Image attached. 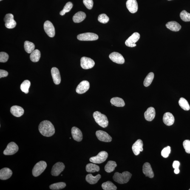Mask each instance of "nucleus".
Segmentation results:
<instances>
[{
    "mask_svg": "<svg viewBox=\"0 0 190 190\" xmlns=\"http://www.w3.org/2000/svg\"><path fill=\"white\" fill-rule=\"evenodd\" d=\"M40 133L44 136L50 137L54 134L55 129L53 125L48 120L42 122L38 127Z\"/></svg>",
    "mask_w": 190,
    "mask_h": 190,
    "instance_id": "obj_1",
    "label": "nucleus"
},
{
    "mask_svg": "<svg viewBox=\"0 0 190 190\" xmlns=\"http://www.w3.org/2000/svg\"><path fill=\"white\" fill-rule=\"evenodd\" d=\"M132 174L128 171H124L120 174L118 172H116L113 177V180L117 183L121 184L128 183L130 180Z\"/></svg>",
    "mask_w": 190,
    "mask_h": 190,
    "instance_id": "obj_2",
    "label": "nucleus"
},
{
    "mask_svg": "<svg viewBox=\"0 0 190 190\" xmlns=\"http://www.w3.org/2000/svg\"><path fill=\"white\" fill-rule=\"evenodd\" d=\"M93 117L96 122L99 126L103 128L107 127L109 121L106 115L99 111H95L93 114Z\"/></svg>",
    "mask_w": 190,
    "mask_h": 190,
    "instance_id": "obj_3",
    "label": "nucleus"
},
{
    "mask_svg": "<svg viewBox=\"0 0 190 190\" xmlns=\"http://www.w3.org/2000/svg\"><path fill=\"white\" fill-rule=\"evenodd\" d=\"M47 164L44 161H40L37 163L34 167L32 174L34 177H36L41 175L46 169Z\"/></svg>",
    "mask_w": 190,
    "mask_h": 190,
    "instance_id": "obj_4",
    "label": "nucleus"
},
{
    "mask_svg": "<svg viewBox=\"0 0 190 190\" xmlns=\"http://www.w3.org/2000/svg\"><path fill=\"white\" fill-rule=\"evenodd\" d=\"M108 157V154L105 151H102L99 152L96 156L91 157L89 160L91 162L94 163L100 164L105 161Z\"/></svg>",
    "mask_w": 190,
    "mask_h": 190,
    "instance_id": "obj_5",
    "label": "nucleus"
},
{
    "mask_svg": "<svg viewBox=\"0 0 190 190\" xmlns=\"http://www.w3.org/2000/svg\"><path fill=\"white\" fill-rule=\"evenodd\" d=\"M98 35L96 34L87 32V33L80 34L77 36L78 39L82 41H95L98 39Z\"/></svg>",
    "mask_w": 190,
    "mask_h": 190,
    "instance_id": "obj_6",
    "label": "nucleus"
},
{
    "mask_svg": "<svg viewBox=\"0 0 190 190\" xmlns=\"http://www.w3.org/2000/svg\"><path fill=\"white\" fill-rule=\"evenodd\" d=\"M19 149V148L16 143L11 142L8 144L3 154L5 155H11L16 154Z\"/></svg>",
    "mask_w": 190,
    "mask_h": 190,
    "instance_id": "obj_7",
    "label": "nucleus"
},
{
    "mask_svg": "<svg viewBox=\"0 0 190 190\" xmlns=\"http://www.w3.org/2000/svg\"><path fill=\"white\" fill-rule=\"evenodd\" d=\"M80 62L81 67L85 69L92 68L95 64L93 60L86 57H82L80 60Z\"/></svg>",
    "mask_w": 190,
    "mask_h": 190,
    "instance_id": "obj_8",
    "label": "nucleus"
},
{
    "mask_svg": "<svg viewBox=\"0 0 190 190\" xmlns=\"http://www.w3.org/2000/svg\"><path fill=\"white\" fill-rule=\"evenodd\" d=\"M140 38V35L138 32H135L125 42L126 46L130 47H134L136 46V43L138 41Z\"/></svg>",
    "mask_w": 190,
    "mask_h": 190,
    "instance_id": "obj_9",
    "label": "nucleus"
},
{
    "mask_svg": "<svg viewBox=\"0 0 190 190\" xmlns=\"http://www.w3.org/2000/svg\"><path fill=\"white\" fill-rule=\"evenodd\" d=\"M5 26L7 28L13 29L16 26V22L14 19L13 15L11 13L6 15L4 18Z\"/></svg>",
    "mask_w": 190,
    "mask_h": 190,
    "instance_id": "obj_10",
    "label": "nucleus"
},
{
    "mask_svg": "<svg viewBox=\"0 0 190 190\" xmlns=\"http://www.w3.org/2000/svg\"><path fill=\"white\" fill-rule=\"evenodd\" d=\"M44 29L45 32L48 36L50 38H53L55 35L54 27L50 21H47L44 24Z\"/></svg>",
    "mask_w": 190,
    "mask_h": 190,
    "instance_id": "obj_11",
    "label": "nucleus"
},
{
    "mask_svg": "<svg viewBox=\"0 0 190 190\" xmlns=\"http://www.w3.org/2000/svg\"><path fill=\"white\" fill-rule=\"evenodd\" d=\"M64 168L65 166L63 163L58 162L55 163L52 168V175L55 177L59 175L64 171Z\"/></svg>",
    "mask_w": 190,
    "mask_h": 190,
    "instance_id": "obj_12",
    "label": "nucleus"
},
{
    "mask_svg": "<svg viewBox=\"0 0 190 190\" xmlns=\"http://www.w3.org/2000/svg\"><path fill=\"white\" fill-rule=\"evenodd\" d=\"M96 135L100 141L109 142L112 141V138L107 132L102 130H98L96 132Z\"/></svg>",
    "mask_w": 190,
    "mask_h": 190,
    "instance_id": "obj_13",
    "label": "nucleus"
},
{
    "mask_svg": "<svg viewBox=\"0 0 190 190\" xmlns=\"http://www.w3.org/2000/svg\"><path fill=\"white\" fill-rule=\"evenodd\" d=\"M89 87L90 84L89 81L86 80H83L77 86L76 91L78 94H82L87 92L89 89Z\"/></svg>",
    "mask_w": 190,
    "mask_h": 190,
    "instance_id": "obj_14",
    "label": "nucleus"
},
{
    "mask_svg": "<svg viewBox=\"0 0 190 190\" xmlns=\"http://www.w3.org/2000/svg\"><path fill=\"white\" fill-rule=\"evenodd\" d=\"M109 58L113 62L119 64H123L125 59L123 56L118 52H114L109 55Z\"/></svg>",
    "mask_w": 190,
    "mask_h": 190,
    "instance_id": "obj_15",
    "label": "nucleus"
},
{
    "mask_svg": "<svg viewBox=\"0 0 190 190\" xmlns=\"http://www.w3.org/2000/svg\"><path fill=\"white\" fill-rule=\"evenodd\" d=\"M126 5L127 8L131 13H135L138 11V5L136 0H128Z\"/></svg>",
    "mask_w": 190,
    "mask_h": 190,
    "instance_id": "obj_16",
    "label": "nucleus"
},
{
    "mask_svg": "<svg viewBox=\"0 0 190 190\" xmlns=\"http://www.w3.org/2000/svg\"><path fill=\"white\" fill-rule=\"evenodd\" d=\"M143 144L141 140L139 139L132 146V150L135 155H138L140 152L143 150Z\"/></svg>",
    "mask_w": 190,
    "mask_h": 190,
    "instance_id": "obj_17",
    "label": "nucleus"
},
{
    "mask_svg": "<svg viewBox=\"0 0 190 190\" xmlns=\"http://www.w3.org/2000/svg\"><path fill=\"white\" fill-rule=\"evenodd\" d=\"M73 138L75 141L81 142L83 140L82 133L80 130L76 127H73L71 130Z\"/></svg>",
    "mask_w": 190,
    "mask_h": 190,
    "instance_id": "obj_18",
    "label": "nucleus"
},
{
    "mask_svg": "<svg viewBox=\"0 0 190 190\" xmlns=\"http://www.w3.org/2000/svg\"><path fill=\"white\" fill-rule=\"evenodd\" d=\"M51 74L54 83L56 85H59L61 82V78L58 69L56 67L52 68Z\"/></svg>",
    "mask_w": 190,
    "mask_h": 190,
    "instance_id": "obj_19",
    "label": "nucleus"
},
{
    "mask_svg": "<svg viewBox=\"0 0 190 190\" xmlns=\"http://www.w3.org/2000/svg\"><path fill=\"white\" fill-rule=\"evenodd\" d=\"M143 172L146 177L152 178L154 177V173L150 164L146 162L143 166Z\"/></svg>",
    "mask_w": 190,
    "mask_h": 190,
    "instance_id": "obj_20",
    "label": "nucleus"
},
{
    "mask_svg": "<svg viewBox=\"0 0 190 190\" xmlns=\"http://www.w3.org/2000/svg\"><path fill=\"white\" fill-rule=\"evenodd\" d=\"M10 112L14 116L19 117L22 116L24 113V109L21 106L15 105L11 108Z\"/></svg>",
    "mask_w": 190,
    "mask_h": 190,
    "instance_id": "obj_21",
    "label": "nucleus"
},
{
    "mask_svg": "<svg viewBox=\"0 0 190 190\" xmlns=\"http://www.w3.org/2000/svg\"><path fill=\"white\" fill-rule=\"evenodd\" d=\"M12 174L11 170L7 168H4L0 170V179L5 180L10 178Z\"/></svg>",
    "mask_w": 190,
    "mask_h": 190,
    "instance_id": "obj_22",
    "label": "nucleus"
},
{
    "mask_svg": "<svg viewBox=\"0 0 190 190\" xmlns=\"http://www.w3.org/2000/svg\"><path fill=\"white\" fill-rule=\"evenodd\" d=\"M163 120L164 123L167 126H171L174 122V117L171 113L167 112L164 115Z\"/></svg>",
    "mask_w": 190,
    "mask_h": 190,
    "instance_id": "obj_23",
    "label": "nucleus"
},
{
    "mask_svg": "<svg viewBox=\"0 0 190 190\" xmlns=\"http://www.w3.org/2000/svg\"><path fill=\"white\" fill-rule=\"evenodd\" d=\"M155 110L154 108L150 107L147 109L144 113L145 119L148 121H151L155 116Z\"/></svg>",
    "mask_w": 190,
    "mask_h": 190,
    "instance_id": "obj_24",
    "label": "nucleus"
},
{
    "mask_svg": "<svg viewBox=\"0 0 190 190\" xmlns=\"http://www.w3.org/2000/svg\"><path fill=\"white\" fill-rule=\"evenodd\" d=\"M166 27L168 29L172 31L178 32L181 29V26L177 21H169L166 24Z\"/></svg>",
    "mask_w": 190,
    "mask_h": 190,
    "instance_id": "obj_25",
    "label": "nucleus"
},
{
    "mask_svg": "<svg viewBox=\"0 0 190 190\" xmlns=\"http://www.w3.org/2000/svg\"><path fill=\"white\" fill-rule=\"evenodd\" d=\"M101 176L100 174L94 177L92 174H88L86 176V180L88 183L91 185L95 184L98 182L101 178Z\"/></svg>",
    "mask_w": 190,
    "mask_h": 190,
    "instance_id": "obj_26",
    "label": "nucleus"
},
{
    "mask_svg": "<svg viewBox=\"0 0 190 190\" xmlns=\"http://www.w3.org/2000/svg\"><path fill=\"white\" fill-rule=\"evenodd\" d=\"M86 15L85 12L82 11H79L77 13L74 15L73 18V19L74 22L75 23H79L82 22L86 18Z\"/></svg>",
    "mask_w": 190,
    "mask_h": 190,
    "instance_id": "obj_27",
    "label": "nucleus"
},
{
    "mask_svg": "<svg viewBox=\"0 0 190 190\" xmlns=\"http://www.w3.org/2000/svg\"><path fill=\"white\" fill-rule=\"evenodd\" d=\"M111 103L112 105L118 107H123L125 106V103L122 99L119 97H114L111 99Z\"/></svg>",
    "mask_w": 190,
    "mask_h": 190,
    "instance_id": "obj_28",
    "label": "nucleus"
},
{
    "mask_svg": "<svg viewBox=\"0 0 190 190\" xmlns=\"http://www.w3.org/2000/svg\"><path fill=\"white\" fill-rule=\"evenodd\" d=\"M117 166L116 162L110 160L108 162L105 167V170L106 172L110 173L115 171V168Z\"/></svg>",
    "mask_w": 190,
    "mask_h": 190,
    "instance_id": "obj_29",
    "label": "nucleus"
},
{
    "mask_svg": "<svg viewBox=\"0 0 190 190\" xmlns=\"http://www.w3.org/2000/svg\"><path fill=\"white\" fill-rule=\"evenodd\" d=\"M41 57V52L38 49H35L32 52L30 55L31 60L34 62H38Z\"/></svg>",
    "mask_w": 190,
    "mask_h": 190,
    "instance_id": "obj_30",
    "label": "nucleus"
},
{
    "mask_svg": "<svg viewBox=\"0 0 190 190\" xmlns=\"http://www.w3.org/2000/svg\"><path fill=\"white\" fill-rule=\"evenodd\" d=\"M24 48L26 52L30 54L35 50V46L33 43L27 41L25 42Z\"/></svg>",
    "mask_w": 190,
    "mask_h": 190,
    "instance_id": "obj_31",
    "label": "nucleus"
},
{
    "mask_svg": "<svg viewBox=\"0 0 190 190\" xmlns=\"http://www.w3.org/2000/svg\"><path fill=\"white\" fill-rule=\"evenodd\" d=\"M100 170L99 166L95 164L89 163L86 165V171L89 173L98 172Z\"/></svg>",
    "mask_w": 190,
    "mask_h": 190,
    "instance_id": "obj_32",
    "label": "nucleus"
},
{
    "mask_svg": "<svg viewBox=\"0 0 190 190\" xmlns=\"http://www.w3.org/2000/svg\"><path fill=\"white\" fill-rule=\"evenodd\" d=\"M102 187L104 190H116L117 189V187L112 182L109 181L103 183Z\"/></svg>",
    "mask_w": 190,
    "mask_h": 190,
    "instance_id": "obj_33",
    "label": "nucleus"
},
{
    "mask_svg": "<svg viewBox=\"0 0 190 190\" xmlns=\"http://www.w3.org/2000/svg\"><path fill=\"white\" fill-rule=\"evenodd\" d=\"M179 105L182 109L185 111L189 110L190 107L188 102L184 98H181L179 101Z\"/></svg>",
    "mask_w": 190,
    "mask_h": 190,
    "instance_id": "obj_34",
    "label": "nucleus"
},
{
    "mask_svg": "<svg viewBox=\"0 0 190 190\" xmlns=\"http://www.w3.org/2000/svg\"><path fill=\"white\" fill-rule=\"evenodd\" d=\"M31 83L30 81L28 80H26L21 83V89L23 92L26 94H28L29 93V88L30 86Z\"/></svg>",
    "mask_w": 190,
    "mask_h": 190,
    "instance_id": "obj_35",
    "label": "nucleus"
},
{
    "mask_svg": "<svg viewBox=\"0 0 190 190\" xmlns=\"http://www.w3.org/2000/svg\"><path fill=\"white\" fill-rule=\"evenodd\" d=\"M66 186V184L64 182H60L52 184L49 186V188L53 190H60L64 188Z\"/></svg>",
    "mask_w": 190,
    "mask_h": 190,
    "instance_id": "obj_36",
    "label": "nucleus"
},
{
    "mask_svg": "<svg viewBox=\"0 0 190 190\" xmlns=\"http://www.w3.org/2000/svg\"><path fill=\"white\" fill-rule=\"evenodd\" d=\"M154 75L153 73L150 72L147 76L144 82L145 87H148L152 83L154 79Z\"/></svg>",
    "mask_w": 190,
    "mask_h": 190,
    "instance_id": "obj_37",
    "label": "nucleus"
},
{
    "mask_svg": "<svg viewBox=\"0 0 190 190\" xmlns=\"http://www.w3.org/2000/svg\"><path fill=\"white\" fill-rule=\"evenodd\" d=\"M73 7V4L72 2H68L64 6L62 10L60 12V15L61 16H63L66 13L70 11L72 8Z\"/></svg>",
    "mask_w": 190,
    "mask_h": 190,
    "instance_id": "obj_38",
    "label": "nucleus"
},
{
    "mask_svg": "<svg viewBox=\"0 0 190 190\" xmlns=\"http://www.w3.org/2000/svg\"><path fill=\"white\" fill-rule=\"evenodd\" d=\"M180 17L182 21H190V13L186 10H183L180 13Z\"/></svg>",
    "mask_w": 190,
    "mask_h": 190,
    "instance_id": "obj_39",
    "label": "nucleus"
},
{
    "mask_svg": "<svg viewBox=\"0 0 190 190\" xmlns=\"http://www.w3.org/2000/svg\"><path fill=\"white\" fill-rule=\"evenodd\" d=\"M98 21L102 23L106 24L109 22V18L105 14H101L98 17Z\"/></svg>",
    "mask_w": 190,
    "mask_h": 190,
    "instance_id": "obj_40",
    "label": "nucleus"
},
{
    "mask_svg": "<svg viewBox=\"0 0 190 190\" xmlns=\"http://www.w3.org/2000/svg\"><path fill=\"white\" fill-rule=\"evenodd\" d=\"M171 152V148L169 146L164 148L161 152V155L164 158H167Z\"/></svg>",
    "mask_w": 190,
    "mask_h": 190,
    "instance_id": "obj_41",
    "label": "nucleus"
},
{
    "mask_svg": "<svg viewBox=\"0 0 190 190\" xmlns=\"http://www.w3.org/2000/svg\"><path fill=\"white\" fill-rule=\"evenodd\" d=\"M8 54L5 52H1L0 53V62H6L9 59Z\"/></svg>",
    "mask_w": 190,
    "mask_h": 190,
    "instance_id": "obj_42",
    "label": "nucleus"
},
{
    "mask_svg": "<svg viewBox=\"0 0 190 190\" xmlns=\"http://www.w3.org/2000/svg\"><path fill=\"white\" fill-rule=\"evenodd\" d=\"M183 146L187 153L190 154V140H185L183 142Z\"/></svg>",
    "mask_w": 190,
    "mask_h": 190,
    "instance_id": "obj_43",
    "label": "nucleus"
},
{
    "mask_svg": "<svg viewBox=\"0 0 190 190\" xmlns=\"http://www.w3.org/2000/svg\"><path fill=\"white\" fill-rule=\"evenodd\" d=\"M83 3L87 8L89 10H91L93 7V0H83Z\"/></svg>",
    "mask_w": 190,
    "mask_h": 190,
    "instance_id": "obj_44",
    "label": "nucleus"
},
{
    "mask_svg": "<svg viewBox=\"0 0 190 190\" xmlns=\"http://www.w3.org/2000/svg\"><path fill=\"white\" fill-rule=\"evenodd\" d=\"M8 75V73L7 71L1 69L0 70V78L7 77Z\"/></svg>",
    "mask_w": 190,
    "mask_h": 190,
    "instance_id": "obj_45",
    "label": "nucleus"
},
{
    "mask_svg": "<svg viewBox=\"0 0 190 190\" xmlns=\"http://www.w3.org/2000/svg\"><path fill=\"white\" fill-rule=\"evenodd\" d=\"M180 165V162L177 161V160H175V161L173 162V166L174 169H177V168H179Z\"/></svg>",
    "mask_w": 190,
    "mask_h": 190,
    "instance_id": "obj_46",
    "label": "nucleus"
},
{
    "mask_svg": "<svg viewBox=\"0 0 190 190\" xmlns=\"http://www.w3.org/2000/svg\"><path fill=\"white\" fill-rule=\"evenodd\" d=\"M174 172L175 174H178L179 173H180V170H179V168L175 169L174 170Z\"/></svg>",
    "mask_w": 190,
    "mask_h": 190,
    "instance_id": "obj_47",
    "label": "nucleus"
},
{
    "mask_svg": "<svg viewBox=\"0 0 190 190\" xmlns=\"http://www.w3.org/2000/svg\"><path fill=\"white\" fill-rule=\"evenodd\" d=\"M2 1V0H0V1Z\"/></svg>",
    "mask_w": 190,
    "mask_h": 190,
    "instance_id": "obj_48",
    "label": "nucleus"
},
{
    "mask_svg": "<svg viewBox=\"0 0 190 190\" xmlns=\"http://www.w3.org/2000/svg\"><path fill=\"white\" fill-rule=\"evenodd\" d=\"M168 1H171V0H168Z\"/></svg>",
    "mask_w": 190,
    "mask_h": 190,
    "instance_id": "obj_49",
    "label": "nucleus"
},
{
    "mask_svg": "<svg viewBox=\"0 0 190 190\" xmlns=\"http://www.w3.org/2000/svg\"><path fill=\"white\" fill-rule=\"evenodd\" d=\"M189 190H190V189Z\"/></svg>",
    "mask_w": 190,
    "mask_h": 190,
    "instance_id": "obj_50",
    "label": "nucleus"
}]
</instances>
